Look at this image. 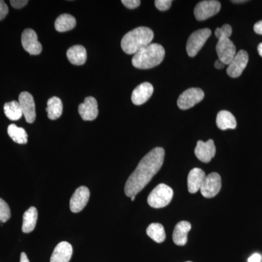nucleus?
<instances>
[{"instance_id": "5701e85b", "label": "nucleus", "mask_w": 262, "mask_h": 262, "mask_svg": "<svg viewBox=\"0 0 262 262\" xmlns=\"http://www.w3.org/2000/svg\"><path fill=\"white\" fill-rule=\"evenodd\" d=\"M75 17L70 14H62L55 21V28L58 32H65L72 30L76 27Z\"/></svg>"}, {"instance_id": "2eb2a0df", "label": "nucleus", "mask_w": 262, "mask_h": 262, "mask_svg": "<svg viewBox=\"0 0 262 262\" xmlns=\"http://www.w3.org/2000/svg\"><path fill=\"white\" fill-rule=\"evenodd\" d=\"M79 114L84 121H93L98 115V103L96 98L89 96L78 108Z\"/></svg>"}, {"instance_id": "c756f323", "label": "nucleus", "mask_w": 262, "mask_h": 262, "mask_svg": "<svg viewBox=\"0 0 262 262\" xmlns=\"http://www.w3.org/2000/svg\"><path fill=\"white\" fill-rule=\"evenodd\" d=\"M173 2L171 0H156L155 2V6L160 11L168 10L171 6Z\"/></svg>"}, {"instance_id": "f704fd0d", "label": "nucleus", "mask_w": 262, "mask_h": 262, "mask_svg": "<svg viewBox=\"0 0 262 262\" xmlns=\"http://www.w3.org/2000/svg\"><path fill=\"white\" fill-rule=\"evenodd\" d=\"M261 260V256L258 253H254L249 258H248V262H260Z\"/></svg>"}, {"instance_id": "cd10ccee", "label": "nucleus", "mask_w": 262, "mask_h": 262, "mask_svg": "<svg viewBox=\"0 0 262 262\" xmlns=\"http://www.w3.org/2000/svg\"><path fill=\"white\" fill-rule=\"evenodd\" d=\"M11 216L10 207L4 200L0 198V222L2 223L8 222Z\"/></svg>"}, {"instance_id": "a19ab883", "label": "nucleus", "mask_w": 262, "mask_h": 262, "mask_svg": "<svg viewBox=\"0 0 262 262\" xmlns=\"http://www.w3.org/2000/svg\"><path fill=\"white\" fill-rule=\"evenodd\" d=\"M186 262H192V261H186Z\"/></svg>"}, {"instance_id": "1a4fd4ad", "label": "nucleus", "mask_w": 262, "mask_h": 262, "mask_svg": "<svg viewBox=\"0 0 262 262\" xmlns=\"http://www.w3.org/2000/svg\"><path fill=\"white\" fill-rule=\"evenodd\" d=\"M37 38V33L33 29H25L22 33V46L26 51L32 56H37L42 53V45L38 41Z\"/></svg>"}, {"instance_id": "b1692460", "label": "nucleus", "mask_w": 262, "mask_h": 262, "mask_svg": "<svg viewBox=\"0 0 262 262\" xmlns=\"http://www.w3.org/2000/svg\"><path fill=\"white\" fill-rule=\"evenodd\" d=\"M48 117L50 120H55L59 118L63 113V104L59 98L52 97L48 101V106L46 108Z\"/></svg>"}, {"instance_id": "9d476101", "label": "nucleus", "mask_w": 262, "mask_h": 262, "mask_svg": "<svg viewBox=\"0 0 262 262\" xmlns=\"http://www.w3.org/2000/svg\"><path fill=\"white\" fill-rule=\"evenodd\" d=\"M217 54L219 59L225 65H229L236 55V48L229 38H220L216 45Z\"/></svg>"}, {"instance_id": "0eeeda50", "label": "nucleus", "mask_w": 262, "mask_h": 262, "mask_svg": "<svg viewBox=\"0 0 262 262\" xmlns=\"http://www.w3.org/2000/svg\"><path fill=\"white\" fill-rule=\"evenodd\" d=\"M221 3L215 0H205L198 3L194 10L196 20H205L220 11Z\"/></svg>"}, {"instance_id": "ea45409f", "label": "nucleus", "mask_w": 262, "mask_h": 262, "mask_svg": "<svg viewBox=\"0 0 262 262\" xmlns=\"http://www.w3.org/2000/svg\"><path fill=\"white\" fill-rule=\"evenodd\" d=\"M130 198H131V201H135L136 196H131Z\"/></svg>"}, {"instance_id": "e433bc0d", "label": "nucleus", "mask_w": 262, "mask_h": 262, "mask_svg": "<svg viewBox=\"0 0 262 262\" xmlns=\"http://www.w3.org/2000/svg\"><path fill=\"white\" fill-rule=\"evenodd\" d=\"M20 262H29L28 257H27V254L25 253H21L20 254Z\"/></svg>"}, {"instance_id": "393cba45", "label": "nucleus", "mask_w": 262, "mask_h": 262, "mask_svg": "<svg viewBox=\"0 0 262 262\" xmlns=\"http://www.w3.org/2000/svg\"><path fill=\"white\" fill-rule=\"evenodd\" d=\"M8 134L13 141L19 144H27L28 141V135L23 127H19L15 124L8 126Z\"/></svg>"}, {"instance_id": "4c0bfd02", "label": "nucleus", "mask_w": 262, "mask_h": 262, "mask_svg": "<svg viewBox=\"0 0 262 262\" xmlns=\"http://www.w3.org/2000/svg\"><path fill=\"white\" fill-rule=\"evenodd\" d=\"M258 53L260 55V56L262 57V42L260 43L258 46Z\"/></svg>"}, {"instance_id": "c85d7f7f", "label": "nucleus", "mask_w": 262, "mask_h": 262, "mask_svg": "<svg viewBox=\"0 0 262 262\" xmlns=\"http://www.w3.org/2000/svg\"><path fill=\"white\" fill-rule=\"evenodd\" d=\"M232 29L229 24H225L222 28H217L215 31V37L220 38H229L232 35Z\"/></svg>"}, {"instance_id": "20e7f679", "label": "nucleus", "mask_w": 262, "mask_h": 262, "mask_svg": "<svg viewBox=\"0 0 262 262\" xmlns=\"http://www.w3.org/2000/svg\"><path fill=\"white\" fill-rule=\"evenodd\" d=\"M173 196V191L171 187L165 184H160L148 196V204L151 208H164L171 202Z\"/></svg>"}, {"instance_id": "aec40b11", "label": "nucleus", "mask_w": 262, "mask_h": 262, "mask_svg": "<svg viewBox=\"0 0 262 262\" xmlns=\"http://www.w3.org/2000/svg\"><path fill=\"white\" fill-rule=\"evenodd\" d=\"M67 58L74 65H83L87 60V51L82 46H74L67 51Z\"/></svg>"}, {"instance_id": "6ab92c4d", "label": "nucleus", "mask_w": 262, "mask_h": 262, "mask_svg": "<svg viewBox=\"0 0 262 262\" xmlns=\"http://www.w3.org/2000/svg\"><path fill=\"white\" fill-rule=\"evenodd\" d=\"M191 224L187 221H182L176 225L173 233L174 244L183 246L187 244L188 232L190 231Z\"/></svg>"}, {"instance_id": "4be33fe9", "label": "nucleus", "mask_w": 262, "mask_h": 262, "mask_svg": "<svg viewBox=\"0 0 262 262\" xmlns=\"http://www.w3.org/2000/svg\"><path fill=\"white\" fill-rule=\"evenodd\" d=\"M38 212L35 207H31L24 213L22 231L24 233H30L37 225Z\"/></svg>"}, {"instance_id": "9b49d317", "label": "nucleus", "mask_w": 262, "mask_h": 262, "mask_svg": "<svg viewBox=\"0 0 262 262\" xmlns=\"http://www.w3.org/2000/svg\"><path fill=\"white\" fill-rule=\"evenodd\" d=\"M248 62V54L247 52L241 50L236 53L232 61L228 65L227 69V75L232 78H237L242 75Z\"/></svg>"}, {"instance_id": "72a5a7b5", "label": "nucleus", "mask_w": 262, "mask_h": 262, "mask_svg": "<svg viewBox=\"0 0 262 262\" xmlns=\"http://www.w3.org/2000/svg\"><path fill=\"white\" fill-rule=\"evenodd\" d=\"M253 30H254L256 34L262 35V20L255 24L254 27H253Z\"/></svg>"}, {"instance_id": "f03ea898", "label": "nucleus", "mask_w": 262, "mask_h": 262, "mask_svg": "<svg viewBox=\"0 0 262 262\" xmlns=\"http://www.w3.org/2000/svg\"><path fill=\"white\" fill-rule=\"evenodd\" d=\"M165 49L161 45L151 43L134 54L132 64L140 70H148L161 63L165 58Z\"/></svg>"}, {"instance_id": "f8f14e48", "label": "nucleus", "mask_w": 262, "mask_h": 262, "mask_svg": "<svg viewBox=\"0 0 262 262\" xmlns=\"http://www.w3.org/2000/svg\"><path fill=\"white\" fill-rule=\"evenodd\" d=\"M18 103L27 122L33 123L35 121V103L32 95L29 92H22L19 95Z\"/></svg>"}, {"instance_id": "c9c22d12", "label": "nucleus", "mask_w": 262, "mask_h": 262, "mask_svg": "<svg viewBox=\"0 0 262 262\" xmlns=\"http://www.w3.org/2000/svg\"><path fill=\"white\" fill-rule=\"evenodd\" d=\"M214 67L218 70H222V69L225 68V64L220 59L216 60L214 63Z\"/></svg>"}, {"instance_id": "7ed1b4c3", "label": "nucleus", "mask_w": 262, "mask_h": 262, "mask_svg": "<svg viewBox=\"0 0 262 262\" xmlns=\"http://www.w3.org/2000/svg\"><path fill=\"white\" fill-rule=\"evenodd\" d=\"M154 32L147 27H138L127 32L121 41V48L125 53L134 55L143 48L151 44Z\"/></svg>"}, {"instance_id": "bb28decb", "label": "nucleus", "mask_w": 262, "mask_h": 262, "mask_svg": "<svg viewBox=\"0 0 262 262\" xmlns=\"http://www.w3.org/2000/svg\"><path fill=\"white\" fill-rule=\"evenodd\" d=\"M5 115L10 120H18L21 118L23 113L18 101H13L6 103L4 106Z\"/></svg>"}, {"instance_id": "412c9836", "label": "nucleus", "mask_w": 262, "mask_h": 262, "mask_svg": "<svg viewBox=\"0 0 262 262\" xmlns=\"http://www.w3.org/2000/svg\"><path fill=\"white\" fill-rule=\"evenodd\" d=\"M216 125L219 128L222 130L235 129L237 127V121L232 113L226 110H222L217 115Z\"/></svg>"}, {"instance_id": "473e14b6", "label": "nucleus", "mask_w": 262, "mask_h": 262, "mask_svg": "<svg viewBox=\"0 0 262 262\" xmlns=\"http://www.w3.org/2000/svg\"><path fill=\"white\" fill-rule=\"evenodd\" d=\"M28 3L29 2L27 0H11L10 1V4L16 9L24 8V6L28 4Z\"/></svg>"}, {"instance_id": "f3484780", "label": "nucleus", "mask_w": 262, "mask_h": 262, "mask_svg": "<svg viewBox=\"0 0 262 262\" xmlns=\"http://www.w3.org/2000/svg\"><path fill=\"white\" fill-rule=\"evenodd\" d=\"M73 253V248L70 243L63 242L57 245L52 253L51 262H70Z\"/></svg>"}, {"instance_id": "a878e982", "label": "nucleus", "mask_w": 262, "mask_h": 262, "mask_svg": "<svg viewBox=\"0 0 262 262\" xmlns=\"http://www.w3.org/2000/svg\"><path fill=\"white\" fill-rule=\"evenodd\" d=\"M146 234L150 238L158 244H161L165 239V232L163 226L159 223H152L146 229Z\"/></svg>"}, {"instance_id": "ddd939ff", "label": "nucleus", "mask_w": 262, "mask_h": 262, "mask_svg": "<svg viewBox=\"0 0 262 262\" xmlns=\"http://www.w3.org/2000/svg\"><path fill=\"white\" fill-rule=\"evenodd\" d=\"M90 195V190L89 188L82 186L77 188L73 195L72 196L70 200V209L73 213H79L84 209V207L89 203Z\"/></svg>"}, {"instance_id": "7c9ffc66", "label": "nucleus", "mask_w": 262, "mask_h": 262, "mask_svg": "<svg viewBox=\"0 0 262 262\" xmlns=\"http://www.w3.org/2000/svg\"><path fill=\"white\" fill-rule=\"evenodd\" d=\"M122 3L129 9H135L141 5V1L139 0H122Z\"/></svg>"}, {"instance_id": "2f4dec72", "label": "nucleus", "mask_w": 262, "mask_h": 262, "mask_svg": "<svg viewBox=\"0 0 262 262\" xmlns=\"http://www.w3.org/2000/svg\"><path fill=\"white\" fill-rule=\"evenodd\" d=\"M8 11H9V9H8V5L4 1L0 0V20H3L6 17Z\"/></svg>"}, {"instance_id": "58836bf2", "label": "nucleus", "mask_w": 262, "mask_h": 262, "mask_svg": "<svg viewBox=\"0 0 262 262\" xmlns=\"http://www.w3.org/2000/svg\"><path fill=\"white\" fill-rule=\"evenodd\" d=\"M232 3H247L248 1H246V0H238V1H232Z\"/></svg>"}, {"instance_id": "4468645a", "label": "nucleus", "mask_w": 262, "mask_h": 262, "mask_svg": "<svg viewBox=\"0 0 262 262\" xmlns=\"http://www.w3.org/2000/svg\"><path fill=\"white\" fill-rule=\"evenodd\" d=\"M215 151L216 149H215L214 141L209 139L206 142L198 141L194 149V154L198 160L203 163H208L211 162L212 158H214Z\"/></svg>"}, {"instance_id": "dca6fc26", "label": "nucleus", "mask_w": 262, "mask_h": 262, "mask_svg": "<svg viewBox=\"0 0 262 262\" xmlns=\"http://www.w3.org/2000/svg\"><path fill=\"white\" fill-rule=\"evenodd\" d=\"M153 91H154V88L152 84H150L149 82H144L139 84L134 90L131 100L133 103L137 106L144 104L151 98Z\"/></svg>"}, {"instance_id": "6e6552de", "label": "nucleus", "mask_w": 262, "mask_h": 262, "mask_svg": "<svg viewBox=\"0 0 262 262\" xmlns=\"http://www.w3.org/2000/svg\"><path fill=\"white\" fill-rule=\"evenodd\" d=\"M221 188H222V179L220 175L213 172L206 176L200 191L204 198H212L218 194L220 192Z\"/></svg>"}, {"instance_id": "f257e3e1", "label": "nucleus", "mask_w": 262, "mask_h": 262, "mask_svg": "<svg viewBox=\"0 0 262 262\" xmlns=\"http://www.w3.org/2000/svg\"><path fill=\"white\" fill-rule=\"evenodd\" d=\"M164 158L165 150L162 147H156L141 159L125 184V193L127 196H136L149 184L161 168Z\"/></svg>"}, {"instance_id": "39448f33", "label": "nucleus", "mask_w": 262, "mask_h": 262, "mask_svg": "<svg viewBox=\"0 0 262 262\" xmlns=\"http://www.w3.org/2000/svg\"><path fill=\"white\" fill-rule=\"evenodd\" d=\"M211 35V30L208 28L199 29L193 32L187 42V52L189 56H195Z\"/></svg>"}, {"instance_id": "423d86ee", "label": "nucleus", "mask_w": 262, "mask_h": 262, "mask_svg": "<svg viewBox=\"0 0 262 262\" xmlns=\"http://www.w3.org/2000/svg\"><path fill=\"white\" fill-rule=\"evenodd\" d=\"M203 91L198 88L186 90L179 96L177 104L181 110H186L195 106L204 98Z\"/></svg>"}, {"instance_id": "a211bd4d", "label": "nucleus", "mask_w": 262, "mask_h": 262, "mask_svg": "<svg viewBox=\"0 0 262 262\" xmlns=\"http://www.w3.org/2000/svg\"><path fill=\"white\" fill-rule=\"evenodd\" d=\"M206 173L201 168H193L188 175V190L192 194L200 191L203 181L206 178Z\"/></svg>"}]
</instances>
